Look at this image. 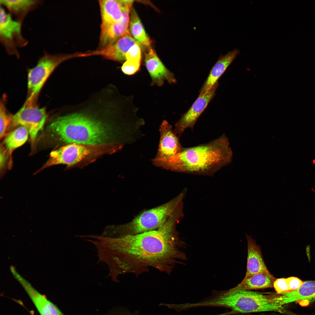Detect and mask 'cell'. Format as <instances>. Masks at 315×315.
<instances>
[{"label": "cell", "mask_w": 315, "mask_h": 315, "mask_svg": "<svg viewBox=\"0 0 315 315\" xmlns=\"http://www.w3.org/2000/svg\"><path fill=\"white\" fill-rule=\"evenodd\" d=\"M174 214L158 229L137 234L119 237L102 236L99 245L101 262L109 269L112 281L120 275L138 277L151 268L170 274L177 264L187 260L182 251L185 246L176 231L180 220Z\"/></svg>", "instance_id": "6da1fadb"}, {"label": "cell", "mask_w": 315, "mask_h": 315, "mask_svg": "<svg viewBox=\"0 0 315 315\" xmlns=\"http://www.w3.org/2000/svg\"><path fill=\"white\" fill-rule=\"evenodd\" d=\"M75 108V111L59 116L48 126L51 136L67 143L104 145L119 138L123 141L125 133L114 129L98 116L99 97L93 96Z\"/></svg>", "instance_id": "7a4b0ae2"}, {"label": "cell", "mask_w": 315, "mask_h": 315, "mask_svg": "<svg viewBox=\"0 0 315 315\" xmlns=\"http://www.w3.org/2000/svg\"><path fill=\"white\" fill-rule=\"evenodd\" d=\"M233 152L225 134L208 143L183 148L176 155L167 158H154L157 167L181 173L212 176L232 161Z\"/></svg>", "instance_id": "3957f363"}, {"label": "cell", "mask_w": 315, "mask_h": 315, "mask_svg": "<svg viewBox=\"0 0 315 315\" xmlns=\"http://www.w3.org/2000/svg\"><path fill=\"white\" fill-rule=\"evenodd\" d=\"M205 307H221L231 311L220 315L265 312L284 313L286 304L284 293H260L249 290H235L232 288L223 291H213L211 295L203 301Z\"/></svg>", "instance_id": "277c9868"}, {"label": "cell", "mask_w": 315, "mask_h": 315, "mask_svg": "<svg viewBox=\"0 0 315 315\" xmlns=\"http://www.w3.org/2000/svg\"><path fill=\"white\" fill-rule=\"evenodd\" d=\"M186 192L183 191L164 204L144 211L128 223L115 227L113 230V234L116 236L132 235L158 229L183 207V200Z\"/></svg>", "instance_id": "5b68a950"}, {"label": "cell", "mask_w": 315, "mask_h": 315, "mask_svg": "<svg viewBox=\"0 0 315 315\" xmlns=\"http://www.w3.org/2000/svg\"><path fill=\"white\" fill-rule=\"evenodd\" d=\"M81 52L50 54L44 52L36 65L30 69L28 74V96L24 104L32 105L35 102L43 85L55 69L69 59L80 57Z\"/></svg>", "instance_id": "8992f818"}, {"label": "cell", "mask_w": 315, "mask_h": 315, "mask_svg": "<svg viewBox=\"0 0 315 315\" xmlns=\"http://www.w3.org/2000/svg\"><path fill=\"white\" fill-rule=\"evenodd\" d=\"M113 151L112 146L106 145H88L69 144L52 151L49 159L43 166L35 173H38L46 168L59 164L72 165L93 157L97 156Z\"/></svg>", "instance_id": "52a82bcc"}, {"label": "cell", "mask_w": 315, "mask_h": 315, "mask_svg": "<svg viewBox=\"0 0 315 315\" xmlns=\"http://www.w3.org/2000/svg\"><path fill=\"white\" fill-rule=\"evenodd\" d=\"M22 24L13 20L12 15L6 12L0 5V41L9 55L20 57L18 48H23L28 43L22 32Z\"/></svg>", "instance_id": "ba28073f"}, {"label": "cell", "mask_w": 315, "mask_h": 315, "mask_svg": "<svg viewBox=\"0 0 315 315\" xmlns=\"http://www.w3.org/2000/svg\"><path fill=\"white\" fill-rule=\"evenodd\" d=\"M47 117L45 108H39L35 104L24 105L15 114L11 116L10 124L13 127L22 126L27 128L33 148L37 135L43 129Z\"/></svg>", "instance_id": "9c48e42d"}, {"label": "cell", "mask_w": 315, "mask_h": 315, "mask_svg": "<svg viewBox=\"0 0 315 315\" xmlns=\"http://www.w3.org/2000/svg\"><path fill=\"white\" fill-rule=\"evenodd\" d=\"M218 82L203 93L199 94L189 109L176 123L174 132L179 137L188 128L192 130L197 120L215 95Z\"/></svg>", "instance_id": "30bf717a"}, {"label": "cell", "mask_w": 315, "mask_h": 315, "mask_svg": "<svg viewBox=\"0 0 315 315\" xmlns=\"http://www.w3.org/2000/svg\"><path fill=\"white\" fill-rule=\"evenodd\" d=\"M132 4L129 3L126 5L123 16L119 20L101 29L99 48L112 44L122 37L130 34V15Z\"/></svg>", "instance_id": "8fae6325"}, {"label": "cell", "mask_w": 315, "mask_h": 315, "mask_svg": "<svg viewBox=\"0 0 315 315\" xmlns=\"http://www.w3.org/2000/svg\"><path fill=\"white\" fill-rule=\"evenodd\" d=\"M145 54L144 61L146 68L151 79V85L161 86L166 81L170 84L176 82L173 73L165 66L151 48Z\"/></svg>", "instance_id": "7c38bea8"}, {"label": "cell", "mask_w": 315, "mask_h": 315, "mask_svg": "<svg viewBox=\"0 0 315 315\" xmlns=\"http://www.w3.org/2000/svg\"><path fill=\"white\" fill-rule=\"evenodd\" d=\"M160 139L157 152L155 158L164 159L172 157L179 152L183 147L178 136L175 134L171 125L164 120L159 128Z\"/></svg>", "instance_id": "4fadbf2b"}, {"label": "cell", "mask_w": 315, "mask_h": 315, "mask_svg": "<svg viewBox=\"0 0 315 315\" xmlns=\"http://www.w3.org/2000/svg\"><path fill=\"white\" fill-rule=\"evenodd\" d=\"M136 43L130 33L122 37L112 44L84 53L83 57L100 55L115 61H125L126 53Z\"/></svg>", "instance_id": "5bb4252c"}, {"label": "cell", "mask_w": 315, "mask_h": 315, "mask_svg": "<svg viewBox=\"0 0 315 315\" xmlns=\"http://www.w3.org/2000/svg\"><path fill=\"white\" fill-rule=\"evenodd\" d=\"M247 257L246 271L244 278L260 273H271L265 264L260 248L250 236L246 235Z\"/></svg>", "instance_id": "9a60e30c"}, {"label": "cell", "mask_w": 315, "mask_h": 315, "mask_svg": "<svg viewBox=\"0 0 315 315\" xmlns=\"http://www.w3.org/2000/svg\"><path fill=\"white\" fill-rule=\"evenodd\" d=\"M99 2L102 29L121 18L128 0H100Z\"/></svg>", "instance_id": "2e32d148"}, {"label": "cell", "mask_w": 315, "mask_h": 315, "mask_svg": "<svg viewBox=\"0 0 315 315\" xmlns=\"http://www.w3.org/2000/svg\"><path fill=\"white\" fill-rule=\"evenodd\" d=\"M239 53V50L235 49L225 55L220 56L201 88L199 94L205 92L218 82L219 78Z\"/></svg>", "instance_id": "e0dca14e"}, {"label": "cell", "mask_w": 315, "mask_h": 315, "mask_svg": "<svg viewBox=\"0 0 315 315\" xmlns=\"http://www.w3.org/2000/svg\"><path fill=\"white\" fill-rule=\"evenodd\" d=\"M40 315H65L54 304L24 280L21 283Z\"/></svg>", "instance_id": "ac0fdd59"}, {"label": "cell", "mask_w": 315, "mask_h": 315, "mask_svg": "<svg viewBox=\"0 0 315 315\" xmlns=\"http://www.w3.org/2000/svg\"><path fill=\"white\" fill-rule=\"evenodd\" d=\"M37 0H1L0 5L6 7L9 13L13 14L15 20L22 24L27 15L42 4Z\"/></svg>", "instance_id": "d6986e66"}, {"label": "cell", "mask_w": 315, "mask_h": 315, "mask_svg": "<svg viewBox=\"0 0 315 315\" xmlns=\"http://www.w3.org/2000/svg\"><path fill=\"white\" fill-rule=\"evenodd\" d=\"M276 279L271 273H258L244 278L241 282L232 288L235 290H249L272 288Z\"/></svg>", "instance_id": "ffe728a7"}, {"label": "cell", "mask_w": 315, "mask_h": 315, "mask_svg": "<svg viewBox=\"0 0 315 315\" xmlns=\"http://www.w3.org/2000/svg\"><path fill=\"white\" fill-rule=\"evenodd\" d=\"M129 28L132 36L140 47L147 50L151 48V41L146 33L137 13L132 7L130 13Z\"/></svg>", "instance_id": "44dd1931"}, {"label": "cell", "mask_w": 315, "mask_h": 315, "mask_svg": "<svg viewBox=\"0 0 315 315\" xmlns=\"http://www.w3.org/2000/svg\"><path fill=\"white\" fill-rule=\"evenodd\" d=\"M29 131L25 127L19 126L7 136L4 141L6 150L10 154L24 144L28 139Z\"/></svg>", "instance_id": "7402d4cb"}, {"label": "cell", "mask_w": 315, "mask_h": 315, "mask_svg": "<svg viewBox=\"0 0 315 315\" xmlns=\"http://www.w3.org/2000/svg\"><path fill=\"white\" fill-rule=\"evenodd\" d=\"M5 105L1 101L0 105V138L4 136L10 123L11 116H8L6 112Z\"/></svg>", "instance_id": "603a6c76"}, {"label": "cell", "mask_w": 315, "mask_h": 315, "mask_svg": "<svg viewBox=\"0 0 315 315\" xmlns=\"http://www.w3.org/2000/svg\"><path fill=\"white\" fill-rule=\"evenodd\" d=\"M141 61L134 60H126L121 67L122 71L125 74L133 75L140 68Z\"/></svg>", "instance_id": "cb8c5ba5"}, {"label": "cell", "mask_w": 315, "mask_h": 315, "mask_svg": "<svg viewBox=\"0 0 315 315\" xmlns=\"http://www.w3.org/2000/svg\"><path fill=\"white\" fill-rule=\"evenodd\" d=\"M141 47L137 43L132 46L126 54V60H135L141 61Z\"/></svg>", "instance_id": "d4e9b609"}, {"label": "cell", "mask_w": 315, "mask_h": 315, "mask_svg": "<svg viewBox=\"0 0 315 315\" xmlns=\"http://www.w3.org/2000/svg\"><path fill=\"white\" fill-rule=\"evenodd\" d=\"M273 287L278 294L290 291L287 278L276 279L274 283Z\"/></svg>", "instance_id": "484cf974"}, {"label": "cell", "mask_w": 315, "mask_h": 315, "mask_svg": "<svg viewBox=\"0 0 315 315\" xmlns=\"http://www.w3.org/2000/svg\"><path fill=\"white\" fill-rule=\"evenodd\" d=\"M287 279L290 291L298 289L304 282L299 278L295 277H290Z\"/></svg>", "instance_id": "4316f807"}, {"label": "cell", "mask_w": 315, "mask_h": 315, "mask_svg": "<svg viewBox=\"0 0 315 315\" xmlns=\"http://www.w3.org/2000/svg\"><path fill=\"white\" fill-rule=\"evenodd\" d=\"M7 151L6 149H5L3 147H1L0 149V170H1V177L3 176L4 175V169L5 164Z\"/></svg>", "instance_id": "83f0119b"}, {"label": "cell", "mask_w": 315, "mask_h": 315, "mask_svg": "<svg viewBox=\"0 0 315 315\" xmlns=\"http://www.w3.org/2000/svg\"><path fill=\"white\" fill-rule=\"evenodd\" d=\"M279 315H300L298 314L294 313L293 312H291L286 310V311L283 314H281Z\"/></svg>", "instance_id": "f1b7e54d"}, {"label": "cell", "mask_w": 315, "mask_h": 315, "mask_svg": "<svg viewBox=\"0 0 315 315\" xmlns=\"http://www.w3.org/2000/svg\"><path fill=\"white\" fill-rule=\"evenodd\" d=\"M313 164H315V159L313 161Z\"/></svg>", "instance_id": "f546056e"}]
</instances>
